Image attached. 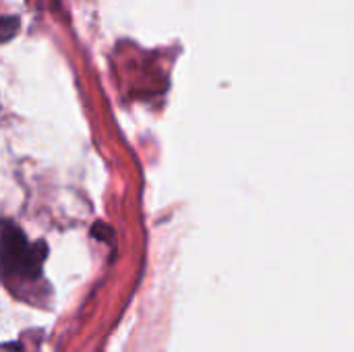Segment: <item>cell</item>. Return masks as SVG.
<instances>
[{
    "instance_id": "obj_3",
    "label": "cell",
    "mask_w": 354,
    "mask_h": 352,
    "mask_svg": "<svg viewBox=\"0 0 354 352\" xmlns=\"http://www.w3.org/2000/svg\"><path fill=\"white\" fill-rule=\"evenodd\" d=\"M0 352H23L19 344H0Z\"/></svg>"
},
{
    "instance_id": "obj_1",
    "label": "cell",
    "mask_w": 354,
    "mask_h": 352,
    "mask_svg": "<svg viewBox=\"0 0 354 352\" xmlns=\"http://www.w3.org/2000/svg\"><path fill=\"white\" fill-rule=\"evenodd\" d=\"M48 255L44 243H29L25 232L12 222H0V278L37 280Z\"/></svg>"
},
{
    "instance_id": "obj_2",
    "label": "cell",
    "mask_w": 354,
    "mask_h": 352,
    "mask_svg": "<svg viewBox=\"0 0 354 352\" xmlns=\"http://www.w3.org/2000/svg\"><path fill=\"white\" fill-rule=\"evenodd\" d=\"M19 27H21L19 17H15V15L12 17H0V44L12 39L17 35Z\"/></svg>"
}]
</instances>
